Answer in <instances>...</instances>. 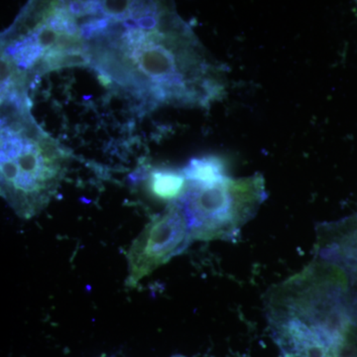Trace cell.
Instances as JSON below:
<instances>
[{"label":"cell","instance_id":"obj_9","mask_svg":"<svg viewBox=\"0 0 357 357\" xmlns=\"http://www.w3.org/2000/svg\"><path fill=\"white\" fill-rule=\"evenodd\" d=\"M173 357H185V356H173Z\"/></svg>","mask_w":357,"mask_h":357},{"label":"cell","instance_id":"obj_2","mask_svg":"<svg viewBox=\"0 0 357 357\" xmlns=\"http://www.w3.org/2000/svg\"><path fill=\"white\" fill-rule=\"evenodd\" d=\"M352 279L316 257L268 294V324L280 357H357Z\"/></svg>","mask_w":357,"mask_h":357},{"label":"cell","instance_id":"obj_5","mask_svg":"<svg viewBox=\"0 0 357 357\" xmlns=\"http://www.w3.org/2000/svg\"><path fill=\"white\" fill-rule=\"evenodd\" d=\"M191 243L189 225L182 208L176 202L169 203L131 244L128 252L126 285L135 287L143 278L182 253Z\"/></svg>","mask_w":357,"mask_h":357},{"label":"cell","instance_id":"obj_8","mask_svg":"<svg viewBox=\"0 0 357 357\" xmlns=\"http://www.w3.org/2000/svg\"><path fill=\"white\" fill-rule=\"evenodd\" d=\"M188 181L182 170L159 169L150 176V191L156 198L165 201H177L187 189Z\"/></svg>","mask_w":357,"mask_h":357},{"label":"cell","instance_id":"obj_4","mask_svg":"<svg viewBox=\"0 0 357 357\" xmlns=\"http://www.w3.org/2000/svg\"><path fill=\"white\" fill-rule=\"evenodd\" d=\"M265 181L250 177L225 178L211 185L188 182L184 194L175 201L182 208L192 241L236 238L266 199Z\"/></svg>","mask_w":357,"mask_h":357},{"label":"cell","instance_id":"obj_1","mask_svg":"<svg viewBox=\"0 0 357 357\" xmlns=\"http://www.w3.org/2000/svg\"><path fill=\"white\" fill-rule=\"evenodd\" d=\"M89 51L100 76L154 102L206 105L223 89L220 70L176 11L152 29L126 23L89 42Z\"/></svg>","mask_w":357,"mask_h":357},{"label":"cell","instance_id":"obj_6","mask_svg":"<svg viewBox=\"0 0 357 357\" xmlns=\"http://www.w3.org/2000/svg\"><path fill=\"white\" fill-rule=\"evenodd\" d=\"M316 257L347 270L357 279V215L337 222L324 223L317 229Z\"/></svg>","mask_w":357,"mask_h":357},{"label":"cell","instance_id":"obj_3","mask_svg":"<svg viewBox=\"0 0 357 357\" xmlns=\"http://www.w3.org/2000/svg\"><path fill=\"white\" fill-rule=\"evenodd\" d=\"M1 195L24 220L48 206L64 177L69 153L42 132L28 105L2 107Z\"/></svg>","mask_w":357,"mask_h":357},{"label":"cell","instance_id":"obj_7","mask_svg":"<svg viewBox=\"0 0 357 357\" xmlns=\"http://www.w3.org/2000/svg\"><path fill=\"white\" fill-rule=\"evenodd\" d=\"M225 162L220 157L208 155L190 160L183 169L188 182L199 185H211L227 178Z\"/></svg>","mask_w":357,"mask_h":357}]
</instances>
